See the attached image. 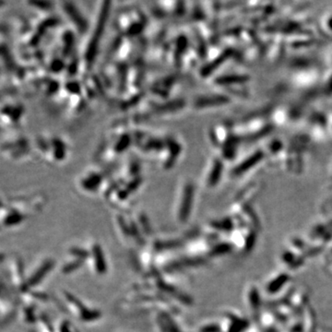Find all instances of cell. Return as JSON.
Segmentation results:
<instances>
[{
  "instance_id": "cell-1",
  "label": "cell",
  "mask_w": 332,
  "mask_h": 332,
  "mask_svg": "<svg viewBox=\"0 0 332 332\" xmlns=\"http://www.w3.org/2000/svg\"><path fill=\"white\" fill-rule=\"evenodd\" d=\"M195 184L193 181L185 178L180 183L179 188L176 191L175 202V216L176 221L184 224L189 221L191 212L193 210L195 199Z\"/></svg>"
},
{
  "instance_id": "cell-2",
  "label": "cell",
  "mask_w": 332,
  "mask_h": 332,
  "mask_svg": "<svg viewBox=\"0 0 332 332\" xmlns=\"http://www.w3.org/2000/svg\"><path fill=\"white\" fill-rule=\"evenodd\" d=\"M78 186L86 193H95L106 183L103 173L97 168H90L79 176Z\"/></svg>"
},
{
  "instance_id": "cell-3",
  "label": "cell",
  "mask_w": 332,
  "mask_h": 332,
  "mask_svg": "<svg viewBox=\"0 0 332 332\" xmlns=\"http://www.w3.org/2000/svg\"><path fill=\"white\" fill-rule=\"evenodd\" d=\"M92 258L93 261V266L94 271L98 274H105L107 269L106 266V259H105V254H102L101 247L98 244H94L92 248Z\"/></svg>"
}]
</instances>
